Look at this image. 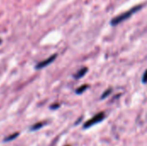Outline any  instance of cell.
<instances>
[{"label":"cell","mask_w":147,"mask_h":146,"mask_svg":"<svg viewBox=\"0 0 147 146\" xmlns=\"http://www.w3.org/2000/svg\"><path fill=\"white\" fill-rule=\"evenodd\" d=\"M105 118V114L104 113H99L97 114H96L95 116H93L90 120H89L87 122H85L84 126V128H89V127H91L93 126H95L96 124L97 123H100L102 122Z\"/></svg>","instance_id":"obj_2"},{"label":"cell","mask_w":147,"mask_h":146,"mask_svg":"<svg viewBox=\"0 0 147 146\" xmlns=\"http://www.w3.org/2000/svg\"><path fill=\"white\" fill-rule=\"evenodd\" d=\"M110 92H111V90H110V89H109V90H108L107 92L105 91V92L103 93V95L102 96V99H103V98H105L106 96H109V95L110 94Z\"/></svg>","instance_id":"obj_9"},{"label":"cell","mask_w":147,"mask_h":146,"mask_svg":"<svg viewBox=\"0 0 147 146\" xmlns=\"http://www.w3.org/2000/svg\"><path fill=\"white\" fill-rule=\"evenodd\" d=\"M89 88V85H83V86H81L80 88H78L77 90H76V93L77 94H82L85 89H87Z\"/></svg>","instance_id":"obj_7"},{"label":"cell","mask_w":147,"mask_h":146,"mask_svg":"<svg viewBox=\"0 0 147 146\" xmlns=\"http://www.w3.org/2000/svg\"><path fill=\"white\" fill-rule=\"evenodd\" d=\"M140 9H141V6H140V5L135 6V7H134L133 9H129L128 11L124 12V13L121 14L120 15H118V16L115 17V18L111 21V25H113V26H116L117 24H119V23L122 22L123 21H125V20L128 19V18H129L133 14H134L135 12H137Z\"/></svg>","instance_id":"obj_1"},{"label":"cell","mask_w":147,"mask_h":146,"mask_svg":"<svg viewBox=\"0 0 147 146\" xmlns=\"http://www.w3.org/2000/svg\"><path fill=\"white\" fill-rule=\"evenodd\" d=\"M43 126H44L43 123H37V124L34 125V126L30 128V131H37V130H39L40 128H41Z\"/></svg>","instance_id":"obj_6"},{"label":"cell","mask_w":147,"mask_h":146,"mask_svg":"<svg viewBox=\"0 0 147 146\" xmlns=\"http://www.w3.org/2000/svg\"><path fill=\"white\" fill-rule=\"evenodd\" d=\"M18 135H19V133H14V134H11V135H9V137L5 138V139H4V142H9V141H11V140L15 139L16 137H18Z\"/></svg>","instance_id":"obj_5"},{"label":"cell","mask_w":147,"mask_h":146,"mask_svg":"<svg viewBox=\"0 0 147 146\" xmlns=\"http://www.w3.org/2000/svg\"><path fill=\"white\" fill-rule=\"evenodd\" d=\"M87 71H88V69L86 68V67H84V68H82L81 70H79L78 71V73L77 74H75L74 75V77L75 78H81V77H83L85 74H86V72H87Z\"/></svg>","instance_id":"obj_4"},{"label":"cell","mask_w":147,"mask_h":146,"mask_svg":"<svg viewBox=\"0 0 147 146\" xmlns=\"http://www.w3.org/2000/svg\"><path fill=\"white\" fill-rule=\"evenodd\" d=\"M56 57H57V54H53V55H52L51 57L47 58V59H45V60H43V61L38 63V64L35 65V69H36V70H40V69H42V68H45L46 66H47V65H49L51 63H53V61L56 59Z\"/></svg>","instance_id":"obj_3"},{"label":"cell","mask_w":147,"mask_h":146,"mask_svg":"<svg viewBox=\"0 0 147 146\" xmlns=\"http://www.w3.org/2000/svg\"><path fill=\"white\" fill-rule=\"evenodd\" d=\"M59 105H53V106L51 107V109H53V108L55 109V108H59Z\"/></svg>","instance_id":"obj_10"},{"label":"cell","mask_w":147,"mask_h":146,"mask_svg":"<svg viewBox=\"0 0 147 146\" xmlns=\"http://www.w3.org/2000/svg\"><path fill=\"white\" fill-rule=\"evenodd\" d=\"M142 82H143V83H147V71H146V72H145L144 75H143Z\"/></svg>","instance_id":"obj_8"},{"label":"cell","mask_w":147,"mask_h":146,"mask_svg":"<svg viewBox=\"0 0 147 146\" xmlns=\"http://www.w3.org/2000/svg\"><path fill=\"white\" fill-rule=\"evenodd\" d=\"M1 42H2V40H1V38H0V44H1Z\"/></svg>","instance_id":"obj_11"}]
</instances>
